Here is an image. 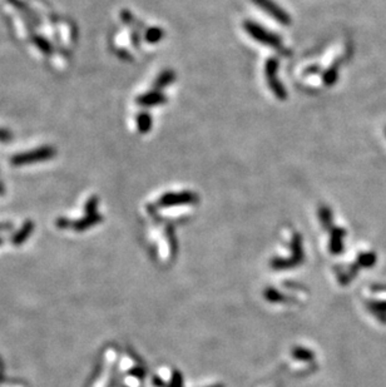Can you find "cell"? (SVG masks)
<instances>
[{
    "label": "cell",
    "instance_id": "6da1fadb",
    "mask_svg": "<svg viewBox=\"0 0 386 387\" xmlns=\"http://www.w3.org/2000/svg\"><path fill=\"white\" fill-rule=\"evenodd\" d=\"M243 28H245L246 33L252 38L256 42L261 43V44L266 45V47L274 48L277 52H280L281 54H289V50L287 48L282 44L281 38L277 35V34L271 33L270 30H267L266 28H264L260 24L255 23V21L246 20L243 23Z\"/></svg>",
    "mask_w": 386,
    "mask_h": 387
},
{
    "label": "cell",
    "instance_id": "7a4b0ae2",
    "mask_svg": "<svg viewBox=\"0 0 386 387\" xmlns=\"http://www.w3.org/2000/svg\"><path fill=\"white\" fill-rule=\"evenodd\" d=\"M277 69H279V60L276 58H270L265 65V74H266L267 84H269L270 89L272 93L280 99V100H285L287 98V92L285 87L282 86L281 82L277 78Z\"/></svg>",
    "mask_w": 386,
    "mask_h": 387
},
{
    "label": "cell",
    "instance_id": "3957f363",
    "mask_svg": "<svg viewBox=\"0 0 386 387\" xmlns=\"http://www.w3.org/2000/svg\"><path fill=\"white\" fill-rule=\"evenodd\" d=\"M55 156V151L52 147H42L34 151L25 152V153L16 154L11 159V164L14 166H24V164H33L38 162H44Z\"/></svg>",
    "mask_w": 386,
    "mask_h": 387
},
{
    "label": "cell",
    "instance_id": "277c9868",
    "mask_svg": "<svg viewBox=\"0 0 386 387\" xmlns=\"http://www.w3.org/2000/svg\"><path fill=\"white\" fill-rule=\"evenodd\" d=\"M252 1L256 5L260 6L265 13L272 16L277 23L282 24V25H290L291 24V18H290L289 13L284 10L279 4L275 3L274 0H252Z\"/></svg>",
    "mask_w": 386,
    "mask_h": 387
},
{
    "label": "cell",
    "instance_id": "5b68a950",
    "mask_svg": "<svg viewBox=\"0 0 386 387\" xmlns=\"http://www.w3.org/2000/svg\"><path fill=\"white\" fill-rule=\"evenodd\" d=\"M197 202V195L192 192H180V193H167L159 199L158 204L162 207L178 204H190Z\"/></svg>",
    "mask_w": 386,
    "mask_h": 387
},
{
    "label": "cell",
    "instance_id": "8992f818",
    "mask_svg": "<svg viewBox=\"0 0 386 387\" xmlns=\"http://www.w3.org/2000/svg\"><path fill=\"white\" fill-rule=\"evenodd\" d=\"M166 96H163L159 91H152L146 94H142L137 98V103L142 107H154V105H159V104L166 103Z\"/></svg>",
    "mask_w": 386,
    "mask_h": 387
},
{
    "label": "cell",
    "instance_id": "52a82bcc",
    "mask_svg": "<svg viewBox=\"0 0 386 387\" xmlns=\"http://www.w3.org/2000/svg\"><path fill=\"white\" fill-rule=\"evenodd\" d=\"M175 78H176V74L173 70H171V69L163 70L162 73L158 76V78L156 79L154 88H156V91H159V89L165 88V87L170 86V84L172 83L173 81H175Z\"/></svg>",
    "mask_w": 386,
    "mask_h": 387
},
{
    "label": "cell",
    "instance_id": "ba28073f",
    "mask_svg": "<svg viewBox=\"0 0 386 387\" xmlns=\"http://www.w3.org/2000/svg\"><path fill=\"white\" fill-rule=\"evenodd\" d=\"M100 221H102V217L98 216L96 213L88 214V216L86 217V219H81V221L76 222V223L73 224V227L77 231H84V229L89 228V227L96 226V224L99 223Z\"/></svg>",
    "mask_w": 386,
    "mask_h": 387
},
{
    "label": "cell",
    "instance_id": "9c48e42d",
    "mask_svg": "<svg viewBox=\"0 0 386 387\" xmlns=\"http://www.w3.org/2000/svg\"><path fill=\"white\" fill-rule=\"evenodd\" d=\"M152 118L148 113H141V114L137 117V127H138V130L142 133V134H146L151 130L152 128Z\"/></svg>",
    "mask_w": 386,
    "mask_h": 387
},
{
    "label": "cell",
    "instance_id": "30bf717a",
    "mask_svg": "<svg viewBox=\"0 0 386 387\" xmlns=\"http://www.w3.org/2000/svg\"><path fill=\"white\" fill-rule=\"evenodd\" d=\"M31 231H33V223L30 221L26 222L23 227H21L20 231L13 237V243L14 244H21L29 236H30Z\"/></svg>",
    "mask_w": 386,
    "mask_h": 387
},
{
    "label": "cell",
    "instance_id": "8fae6325",
    "mask_svg": "<svg viewBox=\"0 0 386 387\" xmlns=\"http://www.w3.org/2000/svg\"><path fill=\"white\" fill-rule=\"evenodd\" d=\"M163 35H165V31L161 28H158V26H156V28H149L148 30L146 31V40L148 43H152V44H156V43H158L159 40L162 39Z\"/></svg>",
    "mask_w": 386,
    "mask_h": 387
},
{
    "label": "cell",
    "instance_id": "7c38bea8",
    "mask_svg": "<svg viewBox=\"0 0 386 387\" xmlns=\"http://www.w3.org/2000/svg\"><path fill=\"white\" fill-rule=\"evenodd\" d=\"M336 79H337V69H335V68H330L326 73H325L324 82L327 84V86H332V84L336 82Z\"/></svg>",
    "mask_w": 386,
    "mask_h": 387
},
{
    "label": "cell",
    "instance_id": "4fadbf2b",
    "mask_svg": "<svg viewBox=\"0 0 386 387\" xmlns=\"http://www.w3.org/2000/svg\"><path fill=\"white\" fill-rule=\"evenodd\" d=\"M34 43L38 49L42 53H45V54L50 53V44L45 39H43V38H35Z\"/></svg>",
    "mask_w": 386,
    "mask_h": 387
},
{
    "label": "cell",
    "instance_id": "5bb4252c",
    "mask_svg": "<svg viewBox=\"0 0 386 387\" xmlns=\"http://www.w3.org/2000/svg\"><path fill=\"white\" fill-rule=\"evenodd\" d=\"M96 203H98V199L96 197L91 198L88 202L86 203V209L87 213L88 214H94L96 213Z\"/></svg>",
    "mask_w": 386,
    "mask_h": 387
},
{
    "label": "cell",
    "instance_id": "9a60e30c",
    "mask_svg": "<svg viewBox=\"0 0 386 387\" xmlns=\"http://www.w3.org/2000/svg\"><path fill=\"white\" fill-rule=\"evenodd\" d=\"M11 139V133L5 129H0V142H9Z\"/></svg>",
    "mask_w": 386,
    "mask_h": 387
},
{
    "label": "cell",
    "instance_id": "2e32d148",
    "mask_svg": "<svg viewBox=\"0 0 386 387\" xmlns=\"http://www.w3.org/2000/svg\"><path fill=\"white\" fill-rule=\"evenodd\" d=\"M0 193H3V187L0 186Z\"/></svg>",
    "mask_w": 386,
    "mask_h": 387
},
{
    "label": "cell",
    "instance_id": "e0dca14e",
    "mask_svg": "<svg viewBox=\"0 0 386 387\" xmlns=\"http://www.w3.org/2000/svg\"><path fill=\"white\" fill-rule=\"evenodd\" d=\"M0 242H1V241H0Z\"/></svg>",
    "mask_w": 386,
    "mask_h": 387
}]
</instances>
